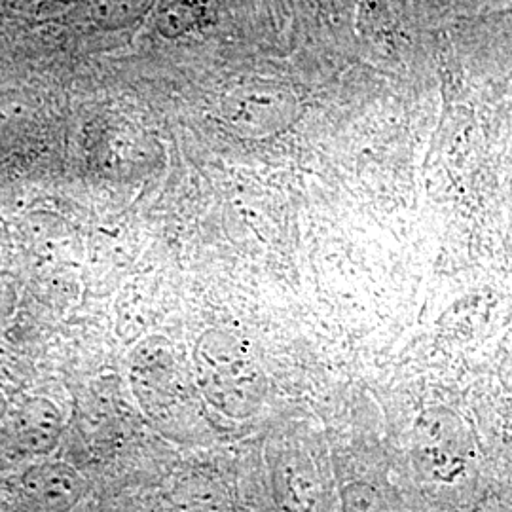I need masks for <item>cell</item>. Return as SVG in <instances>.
Instances as JSON below:
<instances>
[{
	"mask_svg": "<svg viewBox=\"0 0 512 512\" xmlns=\"http://www.w3.org/2000/svg\"><path fill=\"white\" fill-rule=\"evenodd\" d=\"M215 0H158L156 29L165 38H179L209 18Z\"/></svg>",
	"mask_w": 512,
	"mask_h": 512,
	"instance_id": "obj_5",
	"label": "cell"
},
{
	"mask_svg": "<svg viewBox=\"0 0 512 512\" xmlns=\"http://www.w3.org/2000/svg\"><path fill=\"white\" fill-rule=\"evenodd\" d=\"M35 482L42 501L55 512L71 511L84 495V480L73 467L63 463L48 465L38 471Z\"/></svg>",
	"mask_w": 512,
	"mask_h": 512,
	"instance_id": "obj_6",
	"label": "cell"
},
{
	"mask_svg": "<svg viewBox=\"0 0 512 512\" xmlns=\"http://www.w3.org/2000/svg\"><path fill=\"white\" fill-rule=\"evenodd\" d=\"M509 374H511V378H512V349H511V355H509Z\"/></svg>",
	"mask_w": 512,
	"mask_h": 512,
	"instance_id": "obj_9",
	"label": "cell"
},
{
	"mask_svg": "<svg viewBox=\"0 0 512 512\" xmlns=\"http://www.w3.org/2000/svg\"><path fill=\"white\" fill-rule=\"evenodd\" d=\"M173 512H236L222 486L207 478H190L173 494Z\"/></svg>",
	"mask_w": 512,
	"mask_h": 512,
	"instance_id": "obj_7",
	"label": "cell"
},
{
	"mask_svg": "<svg viewBox=\"0 0 512 512\" xmlns=\"http://www.w3.org/2000/svg\"><path fill=\"white\" fill-rule=\"evenodd\" d=\"M342 512H389V507L374 486L353 482L342 492Z\"/></svg>",
	"mask_w": 512,
	"mask_h": 512,
	"instance_id": "obj_8",
	"label": "cell"
},
{
	"mask_svg": "<svg viewBox=\"0 0 512 512\" xmlns=\"http://www.w3.org/2000/svg\"><path fill=\"white\" fill-rule=\"evenodd\" d=\"M196 384L203 399L228 420L255 416L264 382L251 355L224 332L203 334L194 353Z\"/></svg>",
	"mask_w": 512,
	"mask_h": 512,
	"instance_id": "obj_2",
	"label": "cell"
},
{
	"mask_svg": "<svg viewBox=\"0 0 512 512\" xmlns=\"http://www.w3.org/2000/svg\"><path fill=\"white\" fill-rule=\"evenodd\" d=\"M475 446L465 421L448 408H431L414 427V458L423 475L452 484L465 476Z\"/></svg>",
	"mask_w": 512,
	"mask_h": 512,
	"instance_id": "obj_3",
	"label": "cell"
},
{
	"mask_svg": "<svg viewBox=\"0 0 512 512\" xmlns=\"http://www.w3.org/2000/svg\"><path fill=\"white\" fill-rule=\"evenodd\" d=\"M131 387L145 416L167 437L190 440L205 433L203 404L164 340L148 342L133 355Z\"/></svg>",
	"mask_w": 512,
	"mask_h": 512,
	"instance_id": "obj_1",
	"label": "cell"
},
{
	"mask_svg": "<svg viewBox=\"0 0 512 512\" xmlns=\"http://www.w3.org/2000/svg\"><path fill=\"white\" fill-rule=\"evenodd\" d=\"M275 499L285 512H311L317 503V475L310 459L287 452L275 463Z\"/></svg>",
	"mask_w": 512,
	"mask_h": 512,
	"instance_id": "obj_4",
	"label": "cell"
}]
</instances>
